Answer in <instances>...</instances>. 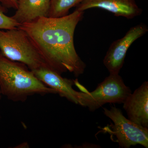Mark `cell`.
<instances>
[{"mask_svg":"<svg viewBox=\"0 0 148 148\" xmlns=\"http://www.w3.org/2000/svg\"><path fill=\"white\" fill-rule=\"evenodd\" d=\"M84 14L75 10L63 17H40L18 27L26 32L49 68L61 75L69 72L78 77L86 65L76 51L74 33Z\"/></svg>","mask_w":148,"mask_h":148,"instance_id":"cell-1","label":"cell"},{"mask_svg":"<svg viewBox=\"0 0 148 148\" xmlns=\"http://www.w3.org/2000/svg\"><path fill=\"white\" fill-rule=\"evenodd\" d=\"M0 93L15 102H25L36 94H57L38 79L25 64L12 61L1 51Z\"/></svg>","mask_w":148,"mask_h":148,"instance_id":"cell-2","label":"cell"},{"mask_svg":"<svg viewBox=\"0 0 148 148\" xmlns=\"http://www.w3.org/2000/svg\"><path fill=\"white\" fill-rule=\"evenodd\" d=\"M0 50L7 58L25 64L31 71L47 66L27 33L18 27L0 30Z\"/></svg>","mask_w":148,"mask_h":148,"instance_id":"cell-3","label":"cell"},{"mask_svg":"<svg viewBox=\"0 0 148 148\" xmlns=\"http://www.w3.org/2000/svg\"><path fill=\"white\" fill-rule=\"evenodd\" d=\"M131 93L119 74H110L95 90L91 92L85 88L79 94V105L93 112L107 103H123Z\"/></svg>","mask_w":148,"mask_h":148,"instance_id":"cell-4","label":"cell"},{"mask_svg":"<svg viewBox=\"0 0 148 148\" xmlns=\"http://www.w3.org/2000/svg\"><path fill=\"white\" fill-rule=\"evenodd\" d=\"M103 113L113 122L103 130L114 136L120 147L129 148L140 145L148 147V128L136 124L126 118L121 110L116 107L104 108Z\"/></svg>","mask_w":148,"mask_h":148,"instance_id":"cell-5","label":"cell"},{"mask_svg":"<svg viewBox=\"0 0 148 148\" xmlns=\"http://www.w3.org/2000/svg\"><path fill=\"white\" fill-rule=\"evenodd\" d=\"M148 32L147 26L140 23L130 28L121 38L112 43L103 61L110 74H119L129 48Z\"/></svg>","mask_w":148,"mask_h":148,"instance_id":"cell-6","label":"cell"},{"mask_svg":"<svg viewBox=\"0 0 148 148\" xmlns=\"http://www.w3.org/2000/svg\"><path fill=\"white\" fill-rule=\"evenodd\" d=\"M32 71L38 79L55 90L59 96L79 105V92L73 88L75 84V80L63 77L61 74L51 69L47 65Z\"/></svg>","mask_w":148,"mask_h":148,"instance_id":"cell-7","label":"cell"},{"mask_svg":"<svg viewBox=\"0 0 148 148\" xmlns=\"http://www.w3.org/2000/svg\"><path fill=\"white\" fill-rule=\"evenodd\" d=\"M76 7L75 10L82 12L89 9H102L127 19L140 16L143 12L135 0H83Z\"/></svg>","mask_w":148,"mask_h":148,"instance_id":"cell-8","label":"cell"},{"mask_svg":"<svg viewBox=\"0 0 148 148\" xmlns=\"http://www.w3.org/2000/svg\"><path fill=\"white\" fill-rule=\"evenodd\" d=\"M128 119L148 128V82H145L131 93L123 103Z\"/></svg>","mask_w":148,"mask_h":148,"instance_id":"cell-9","label":"cell"},{"mask_svg":"<svg viewBox=\"0 0 148 148\" xmlns=\"http://www.w3.org/2000/svg\"><path fill=\"white\" fill-rule=\"evenodd\" d=\"M51 0H18V7L11 16L21 25L40 17H48Z\"/></svg>","mask_w":148,"mask_h":148,"instance_id":"cell-10","label":"cell"},{"mask_svg":"<svg viewBox=\"0 0 148 148\" xmlns=\"http://www.w3.org/2000/svg\"><path fill=\"white\" fill-rule=\"evenodd\" d=\"M83 0H51L48 17L59 18L69 14V10L77 7Z\"/></svg>","mask_w":148,"mask_h":148,"instance_id":"cell-11","label":"cell"},{"mask_svg":"<svg viewBox=\"0 0 148 148\" xmlns=\"http://www.w3.org/2000/svg\"><path fill=\"white\" fill-rule=\"evenodd\" d=\"M7 11L8 9L0 4V30L15 29L20 25L11 16L10 17L5 14Z\"/></svg>","mask_w":148,"mask_h":148,"instance_id":"cell-12","label":"cell"},{"mask_svg":"<svg viewBox=\"0 0 148 148\" xmlns=\"http://www.w3.org/2000/svg\"><path fill=\"white\" fill-rule=\"evenodd\" d=\"M0 3L7 9L16 10L18 7V0H0Z\"/></svg>","mask_w":148,"mask_h":148,"instance_id":"cell-13","label":"cell"},{"mask_svg":"<svg viewBox=\"0 0 148 148\" xmlns=\"http://www.w3.org/2000/svg\"><path fill=\"white\" fill-rule=\"evenodd\" d=\"M1 99V94L0 93V100ZM0 119H1V116H0Z\"/></svg>","mask_w":148,"mask_h":148,"instance_id":"cell-14","label":"cell"}]
</instances>
